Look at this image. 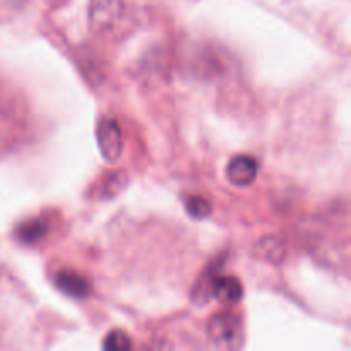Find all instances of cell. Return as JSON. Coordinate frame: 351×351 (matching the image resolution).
Instances as JSON below:
<instances>
[{"label": "cell", "mask_w": 351, "mask_h": 351, "mask_svg": "<svg viewBox=\"0 0 351 351\" xmlns=\"http://www.w3.org/2000/svg\"><path fill=\"white\" fill-rule=\"evenodd\" d=\"M103 348L108 351H127L132 348V341L129 336L122 331H113L103 341Z\"/></svg>", "instance_id": "cell-11"}, {"label": "cell", "mask_w": 351, "mask_h": 351, "mask_svg": "<svg viewBox=\"0 0 351 351\" xmlns=\"http://www.w3.org/2000/svg\"><path fill=\"white\" fill-rule=\"evenodd\" d=\"M130 23L132 14L123 0H91L89 3V26L95 33H120Z\"/></svg>", "instance_id": "cell-1"}, {"label": "cell", "mask_w": 351, "mask_h": 351, "mask_svg": "<svg viewBox=\"0 0 351 351\" xmlns=\"http://www.w3.org/2000/svg\"><path fill=\"white\" fill-rule=\"evenodd\" d=\"M208 285L213 297L223 304L235 305L242 300L243 288L235 276H213Z\"/></svg>", "instance_id": "cell-5"}, {"label": "cell", "mask_w": 351, "mask_h": 351, "mask_svg": "<svg viewBox=\"0 0 351 351\" xmlns=\"http://www.w3.org/2000/svg\"><path fill=\"white\" fill-rule=\"evenodd\" d=\"M96 137H98V146L99 151H101V156L106 161H110V163L119 161L123 151V136L119 123L112 119L101 120L98 130H96Z\"/></svg>", "instance_id": "cell-3"}, {"label": "cell", "mask_w": 351, "mask_h": 351, "mask_svg": "<svg viewBox=\"0 0 351 351\" xmlns=\"http://www.w3.org/2000/svg\"><path fill=\"white\" fill-rule=\"evenodd\" d=\"M257 161L252 156H235L226 167V178L235 187H249L257 178Z\"/></svg>", "instance_id": "cell-4"}, {"label": "cell", "mask_w": 351, "mask_h": 351, "mask_svg": "<svg viewBox=\"0 0 351 351\" xmlns=\"http://www.w3.org/2000/svg\"><path fill=\"white\" fill-rule=\"evenodd\" d=\"M55 285L62 293L69 295L72 298H86L91 291L88 280L82 278L81 274L72 273V271H60L55 276Z\"/></svg>", "instance_id": "cell-6"}, {"label": "cell", "mask_w": 351, "mask_h": 351, "mask_svg": "<svg viewBox=\"0 0 351 351\" xmlns=\"http://www.w3.org/2000/svg\"><path fill=\"white\" fill-rule=\"evenodd\" d=\"M185 209H187V213L191 215V218L202 219L208 218L209 213H211V204H209L208 199L194 195V197H189L187 201H185Z\"/></svg>", "instance_id": "cell-9"}, {"label": "cell", "mask_w": 351, "mask_h": 351, "mask_svg": "<svg viewBox=\"0 0 351 351\" xmlns=\"http://www.w3.org/2000/svg\"><path fill=\"white\" fill-rule=\"evenodd\" d=\"M127 184H129V177L125 175V171H115L103 184V195L105 197H115L117 194H120L125 189Z\"/></svg>", "instance_id": "cell-8"}, {"label": "cell", "mask_w": 351, "mask_h": 351, "mask_svg": "<svg viewBox=\"0 0 351 351\" xmlns=\"http://www.w3.org/2000/svg\"><path fill=\"white\" fill-rule=\"evenodd\" d=\"M48 233V223L41 218L27 219V221L21 223L16 228V239L24 245H33V243L41 242Z\"/></svg>", "instance_id": "cell-7"}, {"label": "cell", "mask_w": 351, "mask_h": 351, "mask_svg": "<svg viewBox=\"0 0 351 351\" xmlns=\"http://www.w3.org/2000/svg\"><path fill=\"white\" fill-rule=\"evenodd\" d=\"M259 254L267 261H273V263H278L285 257V247L280 240L269 239L261 242L259 245Z\"/></svg>", "instance_id": "cell-10"}, {"label": "cell", "mask_w": 351, "mask_h": 351, "mask_svg": "<svg viewBox=\"0 0 351 351\" xmlns=\"http://www.w3.org/2000/svg\"><path fill=\"white\" fill-rule=\"evenodd\" d=\"M208 338L218 348H239L242 343V324L237 315L223 312L208 324Z\"/></svg>", "instance_id": "cell-2"}]
</instances>
